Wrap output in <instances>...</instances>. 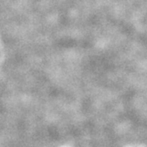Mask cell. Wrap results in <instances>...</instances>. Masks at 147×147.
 Instances as JSON below:
<instances>
[]
</instances>
